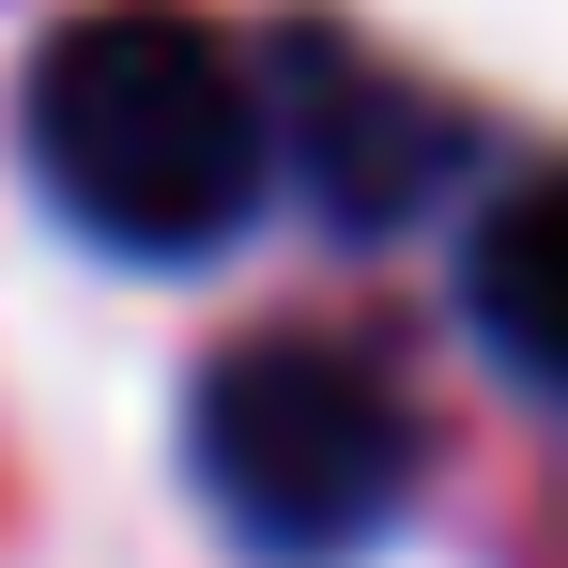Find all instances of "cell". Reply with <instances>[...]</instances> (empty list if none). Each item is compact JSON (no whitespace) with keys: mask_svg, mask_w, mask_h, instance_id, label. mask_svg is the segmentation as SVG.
I'll return each mask as SVG.
<instances>
[{"mask_svg":"<svg viewBox=\"0 0 568 568\" xmlns=\"http://www.w3.org/2000/svg\"><path fill=\"white\" fill-rule=\"evenodd\" d=\"M31 170L123 262H200L277 185V93L185 0H93L31 62Z\"/></svg>","mask_w":568,"mask_h":568,"instance_id":"6da1fadb","label":"cell"},{"mask_svg":"<svg viewBox=\"0 0 568 568\" xmlns=\"http://www.w3.org/2000/svg\"><path fill=\"white\" fill-rule=\"evenodd\" d=\"M277 139H307V170H323V200H338L354 231L415 215V185L446 170V108L399 93V78H384V62H354V47H292Z\"/></svg>","mask_w":568,"mask_h":568,"instance_id":"3957f363","label":"cell"},{"mask_svg":"<svg viewBox=\"0 0 568 568\" xmlns=\"http://www.w3.org/2000/svg\"><path fill=\"white\" fill-rule=\"evenodd\" d=\"M200 476L262 554H354L415 491V399L338 338H246L200 369Z\"/></svg>","mask_w":568,"mask_h":568,"instance_id":"7a4b0ae2","label":"cell"},{"mask_svg":"<svg viewBox=\"0 0 568 568\" xmlns=\"http://www.w3.org/2000/svg\"><path fill=\"white\" fill-rule=\"evenodd\" d=\"M476 323H491V354L568 399V170L491 200V231H476Z\"/></svg>","mask_w":568,"mask_h":568,"instance_id":"277c9868","label":"cell"}]
</instances>
